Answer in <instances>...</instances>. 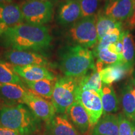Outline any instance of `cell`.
I'll use <instances>...</instances> for the list:
<instances>
[{"label":"cell","mask_w":135,"mask_h":135,"mask_svg":"<svg viewBox=\"0 0 135 135\" xmlns=\"http://www.w3.org/2000/svg\"><path fill=\"white\" fill-rule=\"evenodd\" d=\"M51 41L46 26L28 23L9 26L0 36V46L20 51H41L49 48Z\"/></svg>","instance_id":"cell-1"},{"label":"cell","mask_w":135,"mask_h":135,"mask_svg":"<svg viewBox=\"0 0 135 135\" xmlns=\"http://www.w3.org/2000/svg\"><path fill=\"white\" fill-rule=\"evenodd\" d=\"M59 68L65 76L81 78L96 69L93 53L88 48L68 45L59 52Z\"/></svg>","instance_id":"cell-2"},{"label":"cell","mask_w":135,"mask_h":135,"mask_svg":"<svg viewBox=\"0 0 135 135\" xmlns=\"http://www.w3.org/2000/svg\"><path fill=\"white\" fill-rule=\"evenodd\" d=\"M40 119L25 104L4 105L0 108V126L21 135H32L40 129Z\"/></svg>","instance_id":"cell-3"},{"label":"cell","mask_w":135,"mask_h":135,"mask_svg":"<svg viewBox=\"0 0 135 135\" xmlns=\"http://www.w3.org/2000/svg\"><path fill=\"white\" fill-rule=\"evenodd\" d=\"M66 40L71 46L89 48L98 42L97 30V15L81 18L69 27Z\"/></svg>","instance_id":"cell-4"},{"label":"cell","mask_w":135,"mask_h":135,"mask_svg":"<svg viewBox=\"0 0 135 135\" xmlns=\"http://www.w3.org/2000/svg\"><path fill=\"white\" fill-rule=\"evenodd\" d=\"M80 78L64 76L56 80L51 102L57 113L65 114L69 107L76 101Z\"/></svg>","instance_id":"cell-5"},{"label":"cell","mask_w":135,"mask_h":135,"mask_svg":"<svg viewBox=\"0 0 135 135\" xmlns=\"http://www.w3.org/2000/svg\"><path fill=\"white\" fill-rule=\"evenodd\" d=\"M24 21L26 23L44 26L52 19L53 3L40 0H25L20 5Z\"/></svg>","instance_id":"cell-6"},{"label":"cell","mask_w":135,"mask_h":135,"mask_svg":"<svg viewBox=\"0 0 135 135\" xmlns=\"http://www.w3.org/2000/svg\"><path fill=\"white\" fill-rule=\"evenodd\" d=\"M76 101L86 109L89 117L91 127H94L103 114L100 94L93 90H82L78 87Z\"/></svg>","instance_id":"cell-7"},{"label":"cell","mask_w":135,"mask_h":135,"mask_svg":"<svg viewBox=\"0 0 135 135\" xmlns=\"http://www.w3.org/2000/svg\"><path fill=\"white\" fill-rule=\"evenodd\" d=\"M4 60L15 66L36 65L45 67L50 64L45 56L30 51L9 50L4 52Z\"/></svg>","instance_id":"cell-8"},{"label":"cell","mask_w":135,"mask_h":135,"mask_svg":"<svg viewBox=\"0 0 135 135\" xmlns=\"http://www.w3.org/2000/svg\"><path fill=\"white\" fill-rule=\"evenodd\" d=\"M82 18L78 0H61L58 3L56 13L57 23L63 27L71 26Z\"/></svg>","instance_id":"cell-9"},{"label":"cell","mask_w":135,"mask_h":135,"mask_svg":"<svg viewBox=\"0 0 135 135\" xmlns=\"http://www.w3.org/2000/svg\"><path fill=\"white\" fill-rule=\"evenodd\" d=\"M24 104L40 120L46 122L56 115V111L52 102L33 93L30 90L25 99Z\"/></svg>","instance_id":"cell-10"},{"label":"cell","mask_w":135,"mask_h":135,"mask_svg":"<svg viewBox=\"0 0 135 135\" xmlns=\"http://www.w3.org/2000/svg\"><path fill=\"white\" fill-rule=\"evenodd\" d=\"M134 0H106L103 11L116 21L125 22L132 15Z\"/></svg>","instance_id":"cell-11"},{"label":"cell","mask_w":135,"mask_h":135,"mask_svg":"<svg viewBox=\"0 0 135 135\" xmlns=\"http://www.w3.org/2000/svg\"><path fill=\"white\" fill-rule=\"evenodd\" d=\"M43 135H80L65 114H58L46 122Z\"/></svg>","instance_id":"cell-12"},{"label":"cell","mask_w":135,"mask_h":135,"mask_svg":"<svg viewBox=\"0 0 135 135\" xmlns=\"http://www.w3.org/2000/svg\"><path fill=\"white\" fill-rule=\"evenodd\" d=\"M23 84H0V98L4 105L24 104V101L29 93Z\"/></svg>","instance_id":"cell-13"},{"label":"cell","mask_w":135,"mask_h":135,"mask_svg":"<svg viewBox=\"0 0 135 135\" xmlns=\"http://www.w3.org/2000/svg\"><path fill=\"white\" fill-rule=\"evenodd\" d=\"M65 114L78 131L81 134L86 133L91 127L88 114L78 101L74 102Z\"/></svg>","instance_id":"cell-14"},{"label":"cell","mask_w":135,"mask_h":135,"mask_svg":"<svg viewBox=\"0 0 135 135\" xmlns=\"http://www.w3.org/2000/svg\"><path fill=\"white\" fill-rule=\"evenodd\" d=\"M121 104L123 114L129 121L135 119V86L134 78L124 84L121 92Z\"/></svg>","instance_id":"cell-15"},{"label":"cell","mask_w":135,"mask_h":135,"mask_svg":"<svg viewBox=\"0 0 135 135\" xmlns=\"http://www.w3.org/2000/svg\"><path fill=\"white\" fill-rule=\"evenodd\" d=\"M14 70L16 74L23 80L38 81L45 79L55 80V76L51 72L48 70L46 67L42 66L28 65V66H15Z\"/></svg>","instance_id":"cell-16"},{"label":"cell","mask_w":135,"mask_h":135,"mask_svg":"<svg viewBox=\"0 0 135 135\" xmlns=\"http://www.w3.org/2000/svg\"><path fill=\"white\" fill-rule=\"evenodd\" d=\"M133 73V70L128 68L124 64L120 63L104 66L99 73L103 84L111 85L114 82L131 76Z\"/></svg>","instance_id":"cell-17"},{"label":"cell","mask_w":135,"mask_h":135,"mask_svg":"<svg viewBox=\"0 0 135 135\" xmlns=\"http://www.w3.org/2000/svg\"><path fill=\"white\" fill-rule=\"evenodd\" d=\"M23 21L20 5L11 2L0 4V24L12 26Z\"/></svg>","instance_id":"cell-18"},{"label":"cell","mask_w":135,"mask_h":135,"mask_svg":"<svg viewBox=\"0 0 135 135\" xmlns=\"http://www.w3.org/2000/svg\"><path fill=\"white\" fill-rule=\"evenodd\" d=\"M93 135H119L118 115L104 114L93 129Z\"/></svg>","instance_id":"cell-19"},{"label":"cell","mask_w":135,"mask_h":135,"mask_svg":"<svg viewBox=\"0 0 135 135\" xmlns=\"http://www.w3.org/2000/svg\"><path fill=\"white\" fill-rule=\"evenodd\" d=\"M100 96L103 115L117 112L119 109V100L112 85L103 84Z\"/></svg>","instance_id":"cell-20"},{"label":"cell","mask_w":135,"mask_h":135,"mask_svg":"<svg viewBox=\"0 0 135 135\" xmlns=\"http://www.w3.org/2000/svg\"><path fill=\"white\" fill-rule=\"evenodd\" d=\"M123 64L133 70L135 65V40L128 30L123 31Z\"/></svg>","instance_id":"cell-21"},{"label":"cell","mask_w":135,"mask_h":135,"mask_svg":"<svg viewBox=\"0 0 135 135\" xmlns=\"http://www.w3.org/2000/svg\"><path fill=\"white\" fill-rule=\"evenodd\" d=\"M23 81L27 86L29 88V90L33 93L45 98H51L53 95L56 80L45 79L33 81L23 80Z\"/></svg>","instance_id":"cell-22"},{"label":"cell","mask_w":135,"mask_h":135,"mask_svg":"<svg viewBox=\"0 0 135 135\" xmlns=\"http://www.w3.org/2000/svg\"><path fill=\"white\" fill-rule=\"evenodd\" d=\"M122 22L116 21L113 18L106 16L102 8L97 14V30L98 41L106 35L109 30L115 28H123Z\"/></svg>","instance_id":"cell-23"},{"label":"cell","mask_w":135,"mask_h":135,"mask_svg":"<svg viewBox=\"0 0 135 135\" xmlns=\"http://www.w3.org/2000/svg\"><path fill=\"white\" fill-rule=\"evenodd\" d=\"M102 85L99 73L94 69L89 74L80 78L78 87L82 90H93L100 94Z\"/></svg>","instance_id":"cell-24"},{"label":"cell","mask_w":135,"mask_h":135,"mask_svg":"<svg viewBox=\"0 0 135 135\" xmlns=\"http://www.w3.org/2000/svg\"><path fill=\"white\" fill-rule=\"evenodd\" d=\"M21 84L20 77L14 70V65L0 59V84Z\"/></svg>","instance_id":"cell-25"},{"label":"cell","mask_w":135,"mask_h":135,"mask_svg":"<svg viewBox=\"0 0 135 135\" xmlns=\"http://www.w3.org/2000/svg\"><path fill=\"white\" fill-rule=\"evenodd\" d=\"M123 31V28H115L108 32L106 35L100 41L98 42L97 46L93 52V55L96 54L103 49L107 48L108 46L113 43H116L120 38L121 33Z\"/></svg>","instance_id":"cell-26"},{"label":"cell","mask_w":135,"mask_h":135,"mask_svg":"<svg viewBox=\"0 0 135 135\" xmlns=\"http://www.w3.org/2000/svg\"><path fill=\"white\" fill-rule=\"evenodd\" d=\"M106 0H78L82 18L97 15L101 8L102 3Z\"/></svg>","instance_id":"cell-27"},{"label":"cell","mask_w":135,"mask_h":135,"mask_svg":"<svg viewBox=\"0 0 135 135\" xmlns=\"http://www.w3.org/2000/svg\"><path fill=\"white\" fill-rule=\"evenodd\" d=\"M97 57V60L104 65H111L116 63H123V56L111 53L107 48H104L94 55Z\"/></svg>","instance_id":"cell-28"},{"label":"cell","mask_w":135,"mask_h":135,"mask_svg":"<svg viewBox=\"0 0 135 135\" xmlns=\"http://www.w3.org/2000/svg\"><path fill=\"white\" fill-rule=\"evenodd\" d=\"M119 123V135H133L131 121L125 117L124 114H118Z\"/></svg>","instance_id":"cell-29"},{"label":"cell","mask_w":135,"mask_h":135,"mask_svg":"<svg viewBox=\"0 0 135 135\" xmlns=\"http://www.w3.org/2000/svg\"><path fill=\"white\" fill-rule=\"evenodd\" d=\"M124 28H125V30H128V31L135 29V0L133 13L130 18H128V20L124 22Z\"/></svg>","instance_id":"cell-30"},{"label":"cell","mask_w":135,"mask_h":135,"mask_svg":"<svg viewBox=\"0 0 135 135\" xmlns=\"http://www.w3.org/2000/svg\"><path fill=\"white\" fill-rule=\"evenodd\" d=\"M0 135H21L19 133L9 128L0 126Z\"/></svg>","instance_id":"cell-31"},{"label":"cell","mask_w":135,"mask_h":135,"mask_svg":"<svg viewBox=\"0 0 135 135\" xmlns=\"http://www.w3.org/2000/svg\"><path fill=\"white\" fill-rule=\"evenodd\" d=\"M109 51H111V53H115V54H118V52H117V50H116V45L115 43H113V44H111V45H109V46H108L107 48H106Z\"/></svg>","instance_id":"cell-32"},{"label":"cell","mask_w":135,"mask_h":135,"mask_svg":"<svg viewBox=\"0 0 135 135\" xmlns=\"http://www.w3.org/2000/svg\"><path fill=\"white\" fill-rule=\"evenodd\" d=\"M8 27L9 26L4 24H3V23H1V24H0V36L6 31Z\"/></svg>","instance_id":"cell-33"},{"label":"cell","mask_w":135,"mask_h":135,"mask_svg":"<svg viewBox=\"0 0 135 135\" xmlns=\"http://www.w3.org/2000/svg\"><path fill=\"white\" fill-rule=\"evenodd\" d=\"M132 123V128H133V135H135V119L133 121H131Z\"/></svg>","instance_id":"cell-34"},{"label":"cell","mask_w":135,"mask_h":135,"mask_svg":"<svg viewBox=\"0 0 135 135\" xmlns=\"http://www.w3.org/2000/svg\"><path fill=\"white\" fill-rule=\"evenodd\" d=\"M40 1H49V2H51L52 3H55L58 2L59 0H40Z\"/></svg>","instance_id":"cell-35"},{"label":"cell","mask_w":135,"mask_h":135,"mask_svg":"<svg viewBox=\"0 0 135 135\" xmlns=\"http://www.w3.org/2000/svg\"><path fill=\"white\" fill-rule=\"evenodd\" d=\"M11 0H0V4L1 3H9L11 2Z\"/></svg>","instance_id":"cell-36"},{"label":"cell","mask_w":135,"mask_h":135,"mask_svg":"<svg viewBox=\"0 0 135 135\" xmlns=\"http://www.w3.org/2000/svg\"><path fill=\"white\" fill-rule=\"evenodd\" d=\"M134 86H135V78H134Z\"/></svg>","instance_id":"cell-37"},{"label":"cell","mask_w":135,"mask_h":135,"mask_svg":"<svg viewBox=\"0 0 135 135\" xmlns=\"http://www.w3.org/2000/svg\"><path fill=\"white\" fill-rule=\"evenodd\" d=\"M134 78H135V76H134Z\"/></svg>","instance_id":"cell-38"}]
</instances>
